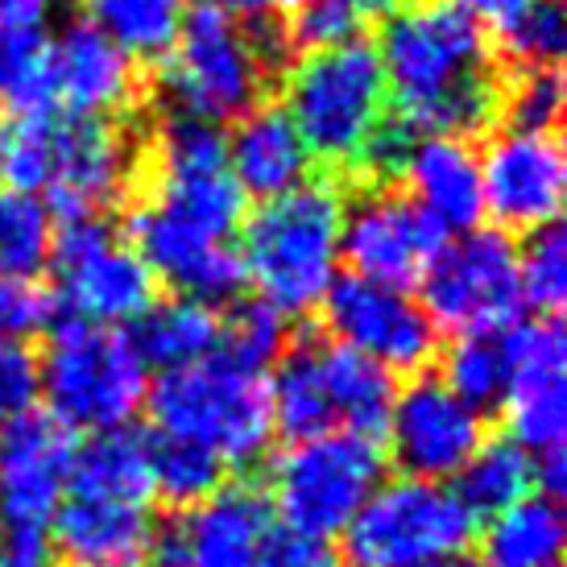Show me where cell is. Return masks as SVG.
Returning <instances> with one entry per match:
<instances>
[{
  "label": "cell",
  "instance_id": "6da1fadb",
  "mask_svg": "<svg viewBox=\"0 0 567 567\" xmlns=\"http://www.w3.org/2000/svg\"><path fill=\"white\" fill-rule=\"evenodd\" d=\"M240 224L245 195L228 174L224 133L178 112L166 116L150 145V187L128 207V245L174 295L220 307L245 290L233 249Z\"/></svg>",
  "mask_w": 567,
  "mask_h": 567
},
{
  "label": "cell",
  "instance_id": "7a4b0ae2",
  "mask_svg": "<svg viewBox=\"0 0 567 567\" xmlns=\"http://www.w3.org/2000/svg\"><path fill=\"white\" fill-rule=\"evenodd\" d=\"M378 59L398 125L414 137H460L497 121L488 33L460 0H414L381 25Z\"/></svg>",
  "mask_w": 567,
  "mask_h": 567
},
{
  "label": "cell",
  "instance_id": "3957f363",
  "mask_svg": "<svg viewBox=\"0 0 567 567\" xmlns=\"http://www.w3.org/2000/svg\"><path fill=\"white\" fill-rule=\"evenodd\" d=\"M125 128L83 116H13L0 128V187L47 199L54 220L104 216L133 187Z\"/></svg>",
  "mask_w": 567,
  "mask_h": 567
},
{
  "label": "cell",
  "instance_id": "277c9868",
  "mask_svg": "<svg viewBox=\"0 0 567 567\" xmlns=\"http://www.w3.org/2000/svg\"><path fill=\"white\" fill-rule=\"evenodd\" d=\"M340 224L344 195L331 183H307L261 204L240 224L245 286L278 316L316 311L340 278Z\"/></svg>",
  "mask_w": 567,
  "mask_h": 567
},
{
  "label": "cell",
  "instance_id": "5b68a950",
  "mask_svg": "<svg viewBox=\"0 0 567 567\" xmlns=\"http://www.w3.org/2000/svg\"><path fill=\"white\" fill-rule=\"evenodd\" d=\"M145 406L162 440L195 443L224 468L257 464L274 440L266 373L240 369L224 352L162 373L150 385Z\"/></svg>",
  "mask_w": 567,
  "mask_h": 567
},
{
  "label": "cell",
  "instance_id": "8992f818",
  "mask_svg": "<svg viewBox=\"0 0 567 567\" xmlns=\"http://www.w3.org/2000/svg\"><path fill=\"white\" fill-rule=\"evenodd\" d=\"M282 95V112L299 128L311 158L331 166L361 171L373 137L390 121L385 71L369 38L295 59Z\"/></svg>",
  "mask_w": 567,
  "mask_h": 567
},
{
  "label": "cell",
  "instance_id": "52a82bcc",
  "mask_svg": "<svg viewBox=\"0 0 567 567\" xmlns=\"http://www.w3.org/2000/svg\"><path fill=\"white\" fill-rule=\"evenodd\" d=\"M42 398L50 419L75 431H121L137 419L150 394V369L121 328H95L71 319L54 328L50 348L38 357Z\"/></svg>",
  "mask_w": 567,
  "mask_h": 567
},
{
  "label": "cell",
  "instance_id": "ba28073f",
  "mask_svg": "<svg viewBox=\"0 0 567 567\" xmlns=\"http://www.w3.org/2000/svg\"><path fill=\"white\" fill-rule=\"evenodd\" d=\"M274 54L278 47L261 42L252 30L220 13L195 9L183 21L174 50L162 59V95L178 116L207 121L216 128L233 125L269 92Z\"/></svg>",
  "mask_w": 567,
  "mask_h": 567
},
{
  "label": "cell",
  "instance_id": "9c48e42d",
  "mask_svg": "<svg viewBox=\"0 0 567 567\" xmlns=\"http://www.w3.org/2000/svg\"><path fill=\"white\" fill-rule=\"evenodd\" d=\"M381 481H385V456L378 440L328 431L316 440L290 443L269 464L261 497L269 514H278L282 530L331 543L352 526Z\"/></svg>",
  "mask_w": 567,
  "mask_h": 567
},
{
  "label": "cell",
  "instance_id": "30bf717a",
  "mask_svg": "<svg viewBox=\"0 0 567 567\" xmlns=\"http://www.w3.org/2000/svg\"><path fill=\"white\" fill-rule=\"evenodd\" d=\"M476 538V518L452 485L435 481H381L344 530L357 567H414L460 559Z\"/></svg>",
  "mask_w": 567,
  "mask_h": 567
},
{
  "label": "cell",
  "instance_id": "8fae6325",
  "mask_svg": "<svg viewBox=\"0 0 567 567\" xmlns=\"http://www.w3.org/2000/svg\"><path fill=\"white\" fill-rule=\"evenodd\" d=\"M419 307L435 331L464 336H502L522 311L518 245L502 228H473L447 237L423 266Z\"/></svg>",
  "mask_w": 567,
  "mask_h": 567
},
{
  "label": "cell",
  "instance_id": "7c38bea8",
  "mask_svg": "<svg viewBox=\"0 0 567 567\" xmlns=\"http://www.w3.org/2000/svg\"><path fill=\"white\" fill-rule=\"evenodd\" d=\"M50 266L59 274L54 302L80 323L128 328L150 311L154 274L125 237H116L104 216L59 220Z\"/></svg>",
  "mask_w": 567,
  "mask_h": 567
},
{
  "label": "cell",
  "instance_id": "4fadbf2b",
  "mask_svg": "<svg viewBox=\"0 0 567 567\" xmlns=\"http://www.w3.org/2000/svg\"><path fill=\"white\" fill-rule=\"evenodd\" d=\"M323 323L336 344L378 361L385 373H419L440 352V331L426 319L414 295L398 286L336 278L323 295Z\"/></svg>",
  "mask_w": 567,
  "mask_h": 567
},
{
  "label": "cell",
  "instance_id": "5bb4252c",
  "mask_svg": "<svg viewBox=\"0 0 567 567\" xmlns=\"http://www.w3.org/2000/svg\"><path fill=\"white\" fill-rule=\"evenodd\" d=\"M505 357V440H514L522 452L543 456L564 447L567 435V390L564 364L567 340L555 316H535L526 323L497 336Z\"/></svg>",
  "mask_w": 567,
  "mask_h": 567
},
{
  "label": "cell",
  "instance_id": "9a60e30c",
  "mask_svg": "<svg viewBox=\"0 0 567 567\" xmlns=\"http://www.w3.org/2000/svg\"><path fill=\"white\" fill-rule=\"evenodd\" d=\"M390 456L410 481H456L460 468L476 456V447L488 440L485 414L464 406L440 378L419 373L394 394L390 419Z\"/></svg>",
  "mask_w": 567,
  "mask_h": 567
},
{
  "label": "cell",
  "instance_id": "2e32d148",
  "mask_svg": "<svg viewBox=\"0 0 567 567\" xmlns=\"http://www.w3.org/2000/svg\"><path fill=\"white\" fill-rule=\"evenodd\" d=\"M485 212L509 233H538L559 224L567 195V162L555 133H514L502 128L481 154Z\"/></svg>",
  "mask_w": 567,
  "mask_h": 567
},
{
  "label": "cell",
  "instance_id": "e0dca14e",
  "mask_svg": "<svg viewBox=\"0 0 567 567\" xmlns=\"http://www.w3.org/2000/svg\"><path fill=\"white\" fill-rule=\"evenodd\" d=\"M443 233L410 204L402 190H361L352 204H344L340 224V261L352 266V278L406 290L431 252L443 245Z\"/></svg>",
  "mask_w": 567,
  "mask_h": 567
},
{
  "label": "cell",
  "instance_id": "ac0fdd59",
  "mask_svg": "<svg viewBox=\"0 0 567 567\" xmlns=\"http://www.w3.org/2000/svg\"><path fill=\"white\" fill-rule=\"evenodd\" d=\"M75 460V435L50 414L30 410L0 426V526H42L59 514Z\"/></svg>",
  "mask_w": 567,
  "mask_h": 567
},
{
  "label": "cell",
  "instance_id": "d6986e66",
  "mask_svg": "<svg viewBox=\"0 0 567 567\" xmlns=\"http://www.w3.org/2000/svg\"><path fill=\"white\" fill-rule=\"evenodd\" d=\"M54 109L83 121H112L137 100V63L87 21H71L47 42Z\"/></svg>",
  "mask_w": 567,
  "mask_h": 567
},
{
  "label": "cell",
  "instance_id": "ffe728a7",
  "mask_svg": "<svg viewBox=\"0 0 567 567\" xmlns=\"http://www.w3.org/2000/svg\"><path fill=\"white\" fill-rule=\"evenodd\" d=\"M154 530L150 505L75 493H66L50 522L54 555L66 567H145Z\"/></svg>",
  "mask_w": 567,
  "mask_h": 567
},
{
  "label": "cell",
  "instance_id": "44dd1931",
  "mask_svg": "<svg viewBox=\"0 0 567 567\" xmlns=\"http://www.w3.org/2000/svg\"><path fill=\"white\" fill-rule=\"evenodd\" d=\"M398 174H406V199L443 237L473 233L485 216L481 154L460 137H414Z\"/></svg>",
  "mask_w": 567,
  "mask_h": 567
},
{
  "label": "cell",
  "instance_id": "7402d4cb",
  "mask_svg": "<svg viewBox=\"0 0 567 567\" xmlns=\"http://www.w3.org/2000/svg\"><path fill=\"white\" fill-rule=\"evenodd\" d=\"M224 154L240 195L261 204L307 187L316 174L311 150L278 104H257L240 121H233V133L224 137Z\"/></svg>",
  "mask_w": 567,
  "mask_h": 567
},
{
  "label": "cell",
  "instance_id": "603a6c76",
  "mask_svg": "<svg viewBox=\"0 0 567 567\" xmlns=\"http://www.w3.org/2000/svg\"><path fill=\"white\" fill-rule=\"evenodd\" d=\"M269 530V505L257 488L220 485L178 522L183 567H257Z\"/></svg>",
  "mask_w": 567,
  "mask_h": 567
},
{
  "label": "cell",
  "instance_id": "cb8c5ba5",
  "mask_svg": "<svg viewBox=\"0 0 567 567\" xmlns=\"http://www.w3.org/2000/svg\"><path fill=\"white\" fill-rule=\"evenodd\" d=\"M66 493L75 497H112V502H154V473H150V435L121 426L104 431L75 447Z\"/></svg>",
  "mask_w": 567,
  "mask_h": 567
},
{
  "label": "cell",
  "instance_id": "d4e9b609",
  "mask_svg": "<svg viewBox=\"0 0 567 567\" xmlns=\"http://www.w3.org/2000/svg\"><path fill=\"white\" fill-rule=\"evenodd\" d=\"M319 369H323V390H328L336 431H352L364 440L385 435V419L394 406V373H385L378 361L344 344H319Z\"/></svg>",
  "mask_w": 567,
  "mask_h": 567
},
{
  "label": "cell",
  "instance_id": "484cf974",
  "mask_svg": "<svg viewBox=\"0 0 567 567\" xmlns=\"http://www.w3.org/2000/svg\"><path fill=\"white\" fill-rule=\"evenodd\" d=\"M128 340L137 348V357L150 364H158L162 373L183 369L212 357L220 344V316L216 307H204L195 299L171 295V299H154L137 323H128Z\"/></svg>",
  "mask_w": 567,
  "mask_h": 567
},
{
  "label": "cell",
  "instance_id": "4316f807",
  "mask_svg": "<svg viewBox=\"0 0 567 567\" xmlns=\"http://www.w3.org/2000/svg\"><path fill=\"white\" fill-rule=\"evenodd\" d=\"M266 394L274 435L302 443L336 431V414H331L328 390H323V369H319V344L286 348L278 364L266 373Z\"/></svg>",
  "mask_w": 567,
  "mask_h": 567
},
{
  "label": "cell",
  "instance_id": "83f0119b",
  "mask_svg": "<svg viewBox=\"0 0 567 567\" xmlns=\"http://www.w3.org/2000/svg\"><path fill=\"white\" fill-rule=\"evenodd\" d=\"M567 522L559 502L530 493L493 514L481 535V567H559Z\"/></svg>",
  "mask_w": 567,
  "mask_h": 567
},
{
  "label": "cell",
  "instance_id": "f1b7e54d",
  "mask_svg": "<svg viewBox=\"0 0 567 567\" xmlns=\"http://www.w3.org/2000/svg\"><path fill=\"white\" fill-rule=\"evenodd\" d=\"M87 25L133 63H162L187 21L183 0H83Z\"/></svg>",
  "mask_w": 567,
  "mask_h": 567
},
{
  "label": "cell",
  "instance_id": "f546056e",
  "mask_svg": "<svg viewBox=\"0 0 567 567\" xmlns=\"http://www.w3.org/2000/svg\"><path fill=\"white\" fill-rule=\"evenodd\" d=\"M452 493L468 505L473 518H493L535 493V456L505 435L485 440L476 447V456L460 468Z\"/></svg>",
  "mask_w": 567,
  "mask_h": 567
},
{
  "label": "cell",
  "instance_id": "4dcf8cb0",
  "mask_svg": "<svg viewBox=\"0 0 567 567\" xmlns=\"http://www.w3.org/2000/svg\"><path fill=\"white\" fill-rule=\"evenodd\" d=\"M54 233L59 220L47 199L0 187V278L38 282V274L50 269Z\"/></svg>",
  "mask_w": 567,
  "mask_h": 567
},
{
  "label": "cell",
  "instance_id": "1f68e13d",
  "mask_svg": "<svg viewBox=\"0 0 567 567\" xmlns=\"http://www.w3.org/2000/svg\"><path fill=\"white\" fill-rule=\"evenodd\" d=\"M150 473L154 497L174 509H195L224 485V464L212 452L183 440H150Z\"/></svg>",
  "mask_w": 567,
  "mask_h": 567
},
{
  "label": "cell",
  "instance_id": "d6a6232c",
  "mask_svg": "<svg viewBox=\"0 0 567 567\" xmlns=\"http://www.w3.org/2000/svg\"><path fill=\"white\" fill-rule=\"evenodd\" d=\"M286 348H290V323L261 299H237L228 307V316H220V344H216V352L237 361L240 369L269 373Z\"/></svg>",
  "mask_w": 567,
  "mask_h": 567
},
{
  "label": "cell",
  "instance_id": "836d02e7",
  "mask_svg": "<svg viewBox=\"0 0 567 567\" xmlns=\"http://www.w3.org/2000/svg\"><path fill=\"white\" fill-rule=\"evenodd\" d=\"M443 385L464 402V406L488 410L502 406L505 398V357L497 336H464L452 344L447 361H443Z\"/></svg>",
  "mask_w": 567,
  "mask_h": 567
},
{
  "label": "cell",
  "instance_id": "e575fe53",
  "mask_svg": "<svg viewBox=\"0 0 567 567\" xmlns=\"http://www.w3.org/2000/svg\"><path fill=\"white\" fill-rule=\"evenodd\" d=\"M564 100L559 66H518L497 87V116L514 133H555L564 116Z\"/></svg>",
  "mask_w": 567,
  "mask_h": 567
},
{
  "label": "cell",
  "instance_id": "d590c367",
  "mask_svg": "<svg viewBox=\"0 0 567 567\" xmlns=\"http://www.w3.org/2000/svg\"><path fill=\"white\" fill-rule=\"evenodd\" d=\"M50 4L54 0H0V100H9L17 83L42 63L50 42Z\"/></svg>",
  "mask_w": 567,
  "mask_h": 567
},
{
  "label": "cell",
  "instance_id": "8d00e7d4",
  "mask_svg": "<svg viewBox=\"0 0 567 567\" xmlns=\"http://www.w3.org/2000/svg\"><path fill=\"white\" fill-rule=\"evenodd\" d=\"M361 21L348 13L336 0H286L282 21L274 30L278 54H319V50L344 47L352 38H361Z\"/></svg>",
  "mask_w": 567,
  "mask_h": 567
},
{
  "label": "cell",
  "instance_id": "74e56055",
  "mask_svg": "<svg viewBox=\"0 0 567 567\" xmlns=\"http://www.w3.org/2000/svg\"><path fill=\"white\" fill-rule=\"evenodd\" d=\"M518 286L522 307H535V316H555L567 302V237L559 224L530 233L518 249Z\"/></svg>",
  "mask_w": 567,
  "mask_h": 567
},
{
  "label": "cell",
  "instance_id": "f35d334b",
  "mask_svg": "<svg viewBox=\"0 0 567 567\" xmlns=\"http://www.w3.org/2000/svg\"><path fill=\"white\" fill-rule=\"evenodd\" d=\"M497 38H502L505 59L514 66H559L567 50L564 0H538Z\"/></svg>",
  "mask_w": 567,
  "mask_h": 567
},
{
  "label": "cell",
  "instance_id": "ab89813d",
  "mask_svg": "<svg viewBox=\"0 0 567 567\" xmlns=\"http://www.w3.org/2000/svg\"><path fill=\"white\" fill-rule=\"evenodd\" d=\"M42 398L38 352L25 340H0V426L25 419Z\"/></svg>",
  "mask_w": 567,
  "mask_h": 567
},
{
  "label": "cell",
  "instance_id": "60d3db41",
  "mask_svg": "<svg viewBox=\"0 0 567 567\" xmlns=\"http://www.w3.org/2000/svg\"><path fill=\"white\" fill-rule=\"evenodd\" d=\"M59 316V302L50 290L21 278H0V340H25L33 331H47Z\"/></svg>",
  "mask_w": 567,
  "mask_h": 567
},
{
  "label": "cell",
  "instance_id": "b9f144b4",
  "mask_svg": "<svg viewBox=\"0 0 567 567\" xmlns=\"http://www.w3.org/2000/svg\"><path fill=\"white\" fill-rule=\"evenodd\" d=\"M257 567H344L340 551L323 538H307L295 530H269L257 555Z\"/></svg>",
  "mask_w": 567,
  "mask_h": 567
},
{
  "label": "cell",
  "instance_id": "7bdbcfd3",
  "mask_svg": "<svg viewBox=\"0 0 567 567\" xmlns=\"http://www.w3.org/2000/svg\"><path fill=\"white\" fill-rule=\"evenodd\" d=\"M0 567H59L50 530H42V526H0Z\"/></svg>",
  "mask_w": 567,
  "mask_h": 567
},
{
  "label": "cell",
  "instance_id": "ee69618b",
  "mask_svg": "<svg viewBox=\"0 0 567 567\" xmlns=\"http://www.w3.org/2000/svg\"><path fill=\"white\" fill-rule=\"evenodd\" d=\"M468 13L485 25V33L493 30V33H502V30H509L514 21H518L530 4H538V0H460Z\"/></svg>",
  "mask_w": 567,
  "mask_h": 567
},
{
  "label": "cell",
  "instance_id": "f6af8a7d",
  "mask_svg": "<svg viewBox=\"0 0 567 567\" xmlns=\"http://www.w3.org/2000/svg\"><path fill=\"white\" fill-rule=\"evenodd\" d=\"M199 9L245 25V21H269V17H278L286 9V0H199Z\"/></svg>",
  "mask_w": 567,
  "mask_h": 567
},
{
  "label": "cell",
  "instance_id": "bcb514c9",
  "mask_svg": "<svg viewBox=\"0 0 567 567\" xmlns=\"http://www.w3.org/2000/svg\"><path fill=\"white\" fill-rule=\"evenodd\" d=\"M535 488H538V497H547V502H559V497L567 493V456H564V447L535 456Z\"/></svg>",
  "mask_w": 567,
  "mask_h": 567
},
{
  "label": "cell",
  "instance_id": "7dc6e473",
  "mask_svg": "<svg viewBox=\"0 0 567 567\" xmlns=\"http://www.w3.org/2000/svg\"><path fill=\"white\" fill-rule=\"evenodd\" d=\"M336 4H344L357 21H369V17H394L410 0H336Z\"/></svg>",
  "mask_w": 567,
  "mask_h": 567
},
{
  "label": "cell",
  "instance_id": "c3c4849f",
  "mask_svg": "<svg viewBox=\"0 0 567 567\" xmlns=\"http://www.w3.org/2000/svg\"><path fill=\"white\" fill-rule=\"evenodd\" d=\"M414 567H473L468 559H440V564H414Z\"/></svg>",
  "mask_w": 567,
  "mask_h": 567
}]
</instances>
